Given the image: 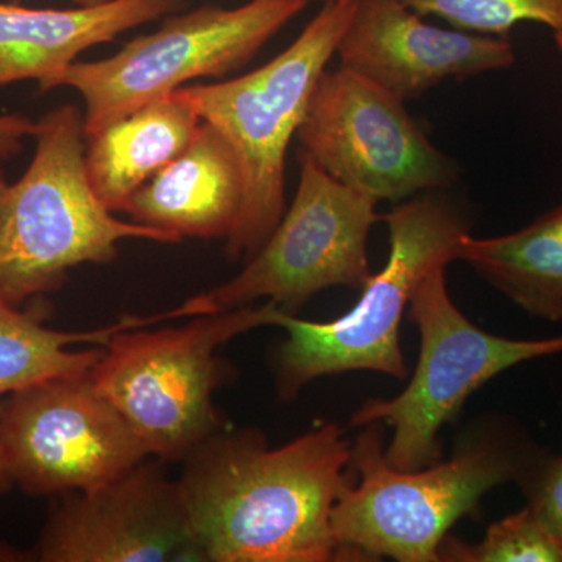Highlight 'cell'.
I'll list each match as a JSON object with an SVG mask.
<instances>
[{
    "label": "cell",
    "mask_w": 562,
    "mask_h": 562,
    "mask_svg": "<svg viewBox=\"0 0 562 562\" xmlns=\"http://www.w3.org/2000/svg\"><path fill=\"white\" fill-rule=\"evenodd\" d=\"M351 452L335 422L277 449L251 428L211 436L177 480L202 561H341L331 514L351 479Z\"/></svg>",
    "instance_id": "cell-1"
},
{
    "label": "cell",
    "mask_w": 562,
    "mask_h": 562,
    "mask_svg": "<svg viewBox=\"0 0 562 562\" xmlns=\"http://www.w3.org/2000/svg\"><path fill=\"white\" fill-rule=\"evenodd\" d=\"M360 428L351 479L331 514L341 561L439 562L450 528L487 492L517 483L543 452L519 427L497 422L473 432L450 460L398 471L387 461L382 422Z\"/></svg>",
    "instance_id": "cell-2"
},
{
    "label": "cell",
    "mask_w": 562,
    "mask_h": 562,
    "mask_svg": "<svg viewBox=\"0 0 562 562\" xmlns=\"http://www.w3.org/2000/svg\"><path fill=\"white\" fill-rule=\"evenodd\" d=\"M36 150L16 181L0 169V302L60 290L69 271L105 265L124 239L176 244L168 232L121 221L95 198L85 171V122L63 105L36 121Z\"/></svg>",
    "instance_id": "cell-3"
},
{
    "label": "cell",
    "mask_w": 562,
    "mask_h": 562,
    "mask_svg": "<svg viewBox=\"0 0 562 562\" xmlns=\"http://www.w3.org/2000/svg\"><path fill=\"white\" fill-rule=\"evenodd\" d=\"M390 236V255L371 277L357 305L328 322L299 319L281 313L277 325L288 339L277 355V386L291 401L321 376L369 371L405 380L401 344L403 314L414 291L436 266L458 260L468 216L442 191L424 192L398 202L382 214Z\"/></svg>",
    "instance_id": "cell-4"
},
{
    "label": "cell",
    "mask_w": 562,
    "mask_h": 562,
    "mask_svg": "<svg viewBox=\"0 0 562 562\" xmlns=\"http://www.w3.org/2000/svg\"><path fill=\"white\" fill-rule=\"evenodd\" d=\"M281 313L266 302L194 316L180 327L117 331L91 369L92 383L150 457L184 460L224 428L213 395L233 368L217 355L221 347L254 328L277 325Z\"/></svg>",
    "instance_id": "cell-5"
},
{
    "label": "cell",
    "mask_w": 562,
    "mask_h": 562,
    "mask_svg": "<svg viewBox=\"0 0 562 562\" xmlns=\"http://www.w3.org/2000/svg\"><path fill=\"white\" fill-rule=\"evenodd\" d=\"M351 10L353 0L322 3L294 43L261 68L238 79L184 88L202 121L227 138L241 165L244 202L227 238L231 260H250L283 217L288 149Z\"/></svg>",
    "instance_id": "cell-6"
},
{
    "label": "cell",
    "mask_w": 562,
    "mask_h": 562,
    "mask_svg": "<svg viewBox=\"0 0 562 562\" xmlns=\"http://www.w3.org/2000/svg\"><path fill=\"white\" fill-rule=\"evenodd\" d=\"M447 266L422 279L409 301V321L420 335L419 361L408 386L395 397L373 398L351 416V427L382 422L392 428L386 458L398 471L441 460L439 435L480 387L520 362L562 353V335L509 339L476 327L450 297Z\"/></svg>",
    "instance_id": "cell-7"
},
{
    "label": "cell",
    "mask_w": 562,
    "mask_h": 562,
    "mask_svg": "<svg viewBox=\"0 0 562 562\" xmlns=\"http://www.w3.org/2000/svg\"><path fill=\"white\" fill-rule=\"evenodd\" d=\"M313 0H250L236 9L203 5L173 13L105 60L72 63L40 91L68 87L85 101V135L187 81L225 77L249 65Z\"/></svg>",
    "instance_id": "cell-8"
},
{
    "label": "cell",
    "mask_w": 562,
    "mask_h": 562,
    "mask_svg": "<svg viewBox=\"0 0 562 562\" xmlns=\"http://www.w3.org/2000/svg\"><path fill=\"white\" fill-rule=\"evenodd\" d=\"M379 201L301 155V179L276 231L232 280L179 306L181 316L227 312L260 299L295 314L328 288L362 290L371 280L368 239Z\"/></svg>",
    "instance_id": "cell-9"
},
{
    "label": "cell",
    "mask_w": 562,
    "mask_h": 562,
    "mask_svg": "<svg viewBox=\"0 0 562 562\" xmlns=\"http://www.w3.org/2000/svg\"><path fill=\"white\" fill-rule=\"evenodd\" d=\"M295 139L301 155L379 202L446 191L458 180L457 165L405 102L341 65L321 74Z\"/></svg>",
    "instance_id": "cell-10"
},
{
    "label": "cell",
    "mask_w": 562,
    "mask_h": 562,
    "mask_svg": "<svg viewBox=\"0 0 562 562\" xmlns=\"http://www.w3.org/2000/svg\"><path fill=\"white\" fill-rule=\"evenodd\" d=\"M0 453L13 486L36 497L95 490L150 457L91 372L10 395L0 412Z\"/></svg>",
    "instance_id": "cell-11"
},
{
    "label": "cell",
    "mask_w": 562,
    "mask_h": 562,
    "mask_svg": "<svg viewBox=\"0 0 562 562\" xmlns=\"http://www.w3.org/2000/svg\"><path fill=\"white\" fill-rule=\"evenodd\" d=\"M43 562L202 561L179 483L158 462L92 491L63 494L41 532Z\"/></svg>",
    "instance_id": "cell-12"
},
{
    "label": "cell",
    "mask_w": 562,
    "mask_h": 562,
    "mask_svg": "<svg viewBox=\"0 0 562 562\" xmlns=\"http://www.w3.org/2000/svg\"><path fill=\"white\" fill-rule=\"evenodd\" d=\"M336 55L344 68L403 102L442 81L508 69L516 61L506 36L436 27L401 0H353Z\"/></svg>",
    "instance_id": "cell-13"
},
{
    "label": "cell",
    "mask_w": 562,
    "mask_h": 562,
    "mask_svg": "<svg viewBox=\"0 0 562 562\" xmlns=\"http://www.w3.org/2000/svg\"><path fill=\"white\" fill-rule=\"evenodd\" d=\"M244 202L241 165L227 138L202 121L187 147L125 205L132 222L177 238L232 235Z\"/></svg>",
    "instance_id": "cell-14"
},
{
    "label": "cell",
    "mask_w": 562,
    "mask_h": 562,
    "mask_svg": "<svg viewBox=\"0 0 562 562\" xmlns=\"http://www.w3.org/2000/svg\"><path fill=\"white\" fill-rule=\"evenodd\" d=\"M184 7L187 0H109L61 10L0 2V87L38 80L41 90L81 52Z\"/></svg>",
    "instance_id": "cell-15"
},
{
    "label": "cell",
    "mask_w": 562,
    "mask_h": 562,
    "mask_svg": "<svg viewBox=\"0 0 562 562\" xmlns=\"http://www.w3.org/2000/svg\"><path fill=\"white\" fill-rule=\"evenodd\" d=\"M202 116L184 88L85 135V171L111 213L190 146Z\"/></svg>",
    "instance_id": "cell-16"
},
{
    "label": "cell",
    "mask_w": 562,
    "mask_h": 562,
    "mask_svg": "<svg viewBox=\"0 0 562 562\" xmlns=\"http://www.w3.org/2000/svg\"><path fill=\"white\" fill-rule=\"evenodd\" d=\"M458 260L525 313L562 322V205L494 238H462Z\"/></svg>",
    "instance_id": "cell-17"
},
{
    "label": "cell",
    "mask_w": 562,
    "mask_h": 562,
    "mask_svg": "<svg viewBox=\"0 0 562 562\" xmlns=\"http://www.w3.org/2000/svg\"><path fill=\"white\" fill-rule=\"evenodd\" d=\"M176 319L171 312L154 316L124 317L116 324L87 331H63L46 327L36 312L0 302V412L16 392L60 376L91 372L103 346L117 331L149 327Z\"/></svg>",
    "instance_id": "cell-18"
},
{
    "label": "cell",
    "mask_w": 562,
    "mask_h": 562,
    "mask_svg": "<svg viewBox=\"0 0 562 562\" xmlns=\"http://www.w3.org/2000/svg\"><path fill=\"white\" fill-rule=\"evenodd\" d=\"M439 562H562V546L528 506L492 524L483 541L462 542L447 535Z\"/></svg>",
    "instance_id": "cell-19"
},
{
    "label": "cell",
    "mask_w": 562,
    "mask_h": 562,
    "mask_svg": "<svg viewBox=\"0 0 562 562\" xmlns=\"http://www.w3.org/2000/svg\"><path fill=\"white\" fill-rule=\"evenodd\" d=\"M422 14L449 22L458 31L506 36L520 22H538L562 35V0H401Z\"/></svg>",
    "instance_id": "cell-20"
},
{
    "label": "cell",
    "mask_w": 562,
    "mask_h": 562,
    "mask_svg": "<svg viewBox=\"0 0 562 562\" xmlns=\"http://www.w3.org/2000/svg\"><path fill=\"white\" fill-rule=\"evenodd\" d=\"M528 508L562 546V454L542 452L517 480Z\"/></svg>",
    "instance_id": "cell-21"
},
{
    "label": "cell",
    "mask_w": 562,
    "mask_h": 562,
    "mask_svg": "<svg viewBox=\"0 0 562 562\" xmlns=\"http://www.w3.org/2000/svg\"><path fill=\"white\" fill-rule=\"evenodd\" d=\"M36 122L21 114H2L0 116V160H9L20 154L25 138H33Z\"/></svg>",
    "instance_id": "cell-22"
},
{
    "label": "cell",
    "mask_w": 562,
    "mask_h": 562,
    "mask_svg": "<svg viewBox=\"0 0 562 562\" xmlns=\"http://www.w3.org/2000/svg\"><path fill=\"white\" fill-rule=\"evenodd\" d=\"M10 487H13V483H11L9 471H7L5 461H3L2 453H0V494L9 491Z\"/></svg>",
    "instance_id": "cell-23"
},
{
    "label": "cell",
    "mask_w": 562,
    "mask_h": 562,
    "mask_svg": "<svg viewBox=\"0 0 562 562\" xmlns=\"http://www.w3.org/2000/svg\"><path fill=\"white\" fill-rule=\"evenodd\" d=\"M76 5L87 7V5H98V3L109 2V0H72Z\"/></svg>",
    "instance_id": "cell-24"
},
{
    "label": "cell",
    "mask_w": 562,
    "mask_h": 562,
    "mask_svg": "<svg viewBox=\"0 0 562 562\" xmlns=\"http://www.w3.org/2000/svg\"><path fill=\"white\" fill-rule=\"evenodd\" d=\"M554 44H557L558 50L562 55V35H554Z\"/></svg>",
    "instance_id": "cell-25"
},
{
    "label": "cell",
    "mask_w": 562,
    "mask_h": 562,
    "mask_svg": "<svg viewBox=\"0 0 562 562\" xmlns=\"http://www.w3.org/2000/svg\"><path fill=\"white\" fill-rule=\"evenodd\" d=\"M317 2H322V3H325V2H336V0H317Z\"/></svg>",
    "instance_id": "cell-26"
}]
</instances>
